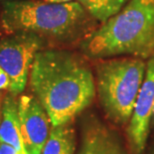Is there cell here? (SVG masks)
<instances>
[{
    "instance_id": "1",
    "label": "cell",
    "mask_w": 154,
    "mask_h": 154,
    "mask_svg": "<svg viewBox=\"0 0 154 154\" xmlns=\"http://www.w3.org/2000/svg\"><path fill=\"white\" fill-rule=\"evenodd\" d=\"M29 84L52 126L71 123L96 95L90 67L77 54L66 50L38 51L30 69Z\"/></svg>"
},
{
    "instance_id": "2",
    "label": "cell",
    "mask_w": 154,
    "mask_h": 154,
    "mask_svg": "<svg viewBox=\"0 0 154 154\" xmlns=\"http://www.w3.org/2000/svg\"><path fill=\"white\" fill-rule=\"evenodd\" d=\"M81 49L94 59L154 55V0H130L118 13L83 39Z\"/></svg>"
},
{
    "instance_id": "3",
    "label": "cell",
    "mask_w": 154,
    "mask_h": 154,
    "mask_svg": "<svg viewBox=\"0 0 154 154\" xmlns=\"http://www.w3.org/2000/svg\"><path fill=\"white\" fill-rule=\"evenodd\" d=\"M1 22L7 32L32 33L61 41L85 38L96 29V20L78 1H7L3 5Z\"/></svg>"
},
{
    "instance_id": "4",
    "label": "cell",
    "mask_w": 154,
    "mask_h": 154,
    "mask_svg": "<svg viewBox=\"0 0 154 154\" xmlns=\"http://www.w3.org/2000/svg\"><path fill=\"white\" fill-rule=\"evenodd\" d=\"M145 72L146 63L140 57L103 58L96 64V91L111 121L129 123Z\"/></svg>"
},
{
    "instance_id": "5",
    "label": "cell",
    "mask_w": 154,
    "mask_h": 154,
    "mask_svg": "<svg viewBox=\"0 0 154 154\" xmlns=\"http://www.w3.org/2000/svg\"><path fill=\"white\" fill-rule=\"evenodd\" d=\"M41 45L40 37L32 33H16L0 43V66L10 79L9 91L14 96L25 89L33 60Z\"/></svg>"
},
{
    "instance_id": "6",
    "label": "cell",
    "mask_w": 154,
    "mask_h": 154,
    "mask_svg": "<svg viewBox=\"0 0 154 154\" xmlns=\"http://www.w3.org/2000/svg\"><path fill=\"white\" fill-rule=\"evenodd\" d=\"M18 117L26 154H41L52 124L47 112L34 95L24 94L19 97Z\"/></svg>"
},
{
    "instance_id": "7",
    "label": "cell",
    "mask_w": 154,
    "mask_h": 154,
    "mask_svg": "<svg viewBox=\"0 0 154 154\" xmlns=\"http://www.w3.org/2000/svg\"><path fill=\"white\" fill-rule=\"evenodd\" d=\"M154 107V55L146 63V72L128 123L127 135L134 154H142L145 148Z\"/></svg>"
},
{
    "instance_id": "8",
    "label": "cell",
    "mask_w": 154,
    "mask_h": 154,
    "mask_svg": "<svg viewBox=\"0 0 154 154\" xmlns=\"http://www.w3.org/2000/svg\"><path fill=\"white\" fill-rule=\"evenodd\" d=\"M0 142L9 144L22 154H26L20 134L18 100L11 93L4 98L1 106Z\"/></svg>"
},
{
    "instance_id": "9",
    "label": "cell",
    "mask_w": 154,
    "mask_h": 154,
    "mask_svg": "<svg viewBox=\"0 0 154 154\" xmlns=\"http://www.w3.org/2000/svg\"><path fill=\"white\" fill-rule=\"evenodd\" d=\"M75 150V131L71 123L52 126L41 154H73Z\"/></svg>"
},
{
    "instance_id": "10",
    "label": "cell",
    "mask_w": 154,
    "mask_h": 154,
    "mask_svg": "<svg viewBox=\"0 0 154 154\" xmlns=\"http://www.w3.org/2000/svg\"><path fill=\"white\" fill-rule=\"evenodd\" d=\"M95 20L104 23L117 14L130 0H76Z\"/></svg>"
},
{
    "instance_id": "11",
    "label": "cell",
    "mask_w": 154,
    "mask_h": 154,
    "mask_svg": "<svg viewBox=\"0 0 154 154\" xmlns=\"http://www.w3.org/2000/svg\"><path fill=\"white\" fill-rule=\"evenodd\" d=\"M105 126L100 123H94L86 130L83 146L78 154H98Z\"/></svg>"
},
{
    "instance_id": "12",
    "label": "cell",
    "mask_w": 154,
    "mask_h": 154,
    "mask_svg": "<svg viewBox=\"0 0 154 154\" xmlns=\"http://www.w3.org/2000/svg\"><path fill=\"white\" fill-rule=\"evenodd\" d=\"M98 154H126L116 135L105 127Z\"/></svg>"
},
{
    "instance_id": "13",
    "label": "cell",
    "mask_w": 154,
    "mask_h": 154,
    "mask_svg": "<svg viewBox=\"0 0 154 154\" xmlns=\"http://www.w3.org/2000/svg\"><path fill=\"white\" fill-rule=\"evenodd\" d=\"M10 87V79L2 67L0 66V90H4V89H9Z\"/></svg>"
},
{
    "instance_id": "14",
    "label": "cell",
    "mask_w": 154,
    "mask_h": 154,
    "mask_svg": "<svg viewBox=\"0 0 154 154\" xmlns=\"http://www.w3.org/2000/svg\"><path fill=\"white\" fill-rule=\"evenodd\" d=\"M0 154H22L9 144L0 142Z\"/></svg>"
},
{
    "instance_id": "15",
    "label": "cell",
    "mask_w": 154,
    "mask_h": 154,
    "mask_svg": "<svg viewBox=\"0 0 154 154\" xmlns=\"http://www.w3.org/2000/svg\"><path fill=\"white\" fill-rule=\"evenodd\" d=\"M46 3H68L71 1H74V0H42Z\"/></svg>"
},
{
    "instance_id": "16",
    "label": "cell",
    "mask_w": 154,
    "mask_h": 154,
    "mask_svg": "<svg viewBox=\"0 0 154 154\" xmlns=\"http://www.w3.org/2000/svg\"><path fill=\"white\" fill-rule=\"evenodd\" d=\"M151 122L154 124V107H153V111H152V118H151Z\"/></svg>"
},
{
    "instance_id": "17",
    "label": "cell",
    "mask_w": 154,
    "mask_h": 154,
    "mask_svg": "<svg viewBox=\"0 0 154 154\" xmlns=\"http://www.w3.org/2000/svg\"><path fill=\"white\" fill-rule=\"evenodd\" d=\"M0 1H3V0H0ZM7 1H14V0H7Z\"/></svg>"
},
{
    "instance_id": "18",
    "label": "cell",
    "mask_w": 154,
    "mask_h": 154,
    "mask_svg": "<svg viewBox=\"0 0 154 154\" xmlns=\"http://www.w3.org/2000/svg\"><path fill=\"white\" fill-rule=\"evenodd\" d=\"M0 118H1V110H0Z\"/></svg>"
}]
</instances>
